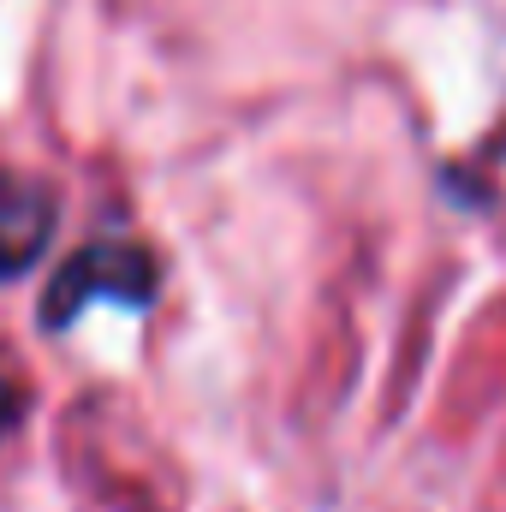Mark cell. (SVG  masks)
<instances>
[{"mask_svg": "<svg viewBox=\"0 0 506 512\" xmlns=\"http://www.w3.org/2000/svg\"><path fill=\"white\" fill-rule=\"evenodd\" d=\"M155 292H161V268H155V256L143 251L137 239H96V245H84L48 280V292H42V328L48 334L72 328L96 298L149 310Z\"/></svg>", "mask_w": 506, "mask_h": 512, "instance_id": "obj_1", "label": "cell"}, {"mask_svg": "<svg viewBox=\"0 0 506 512\" xmlns=\"http://www.w3.org/2000/svg\"><path fill=\"white\" fill-rule=\"evenodd\" d=\"M60 203L30 173H0V286L30 274V262L54 245Z\"/></svg>", "mask_w": 506, "mask_h": 512, "instance_id": "obj_2", "label": "cell"}, {"mask_svg": "<svg viewBox=\"0 0 506 512\" xmlns=\"http://www.w3.org/2000/svg\"><path fill=\"white\" fill-rule=\"evenodd\" d=\"M24 405H30V393H24V376L0 358V435H12L18 423H24Z\"/></svg>", "mask_w": 506, "mask_h": 512, "instance_id": "obj_3", "label": "cell"}]
</instances>
